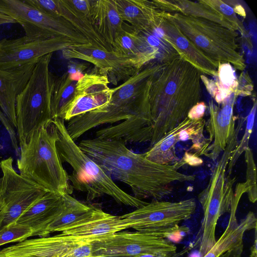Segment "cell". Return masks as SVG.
Here are the masks:
<instances>
[{
	"mask_svg": "<svg viewBox=\"0 0 257 257\" xmlns=\"http://www.w3.org/2000/svg\"><path fill=\"white\" fill-rule=\"evenodd\" d=\"M134 257H171L168 255L157 253H144L136 255Z\"/></svg>",
	"mask_w": 257,
	"mask_h": 257,
	"instance_id": "obj_47",
	"label": "cell"
},
{
	"mask_svg": "<svg viewBox=\"0 0 257 257\" xmlns=\"http://www.w3.org/2000/svg\"><path fill=\"white\" fill-rule=\"evenodd\" d=\"M64 121L59 118L52 121L57 131L56 148L60 159L73 169L69 176L72 189L86 193L89 201L106 195L119 204L136 209L146 205L148 202L119 188L99 165L79 148L68 134Z\"/></svg>",
	"mask_w": 257,
	"mask_h": 257,
	"instance_id": "obj_4",
	"label": "cell"
},
{
	"mask_svg": "<svg viewBox=\"0 0 257 257\" xmlns=\"http://www.w3.org/2000/svg\"><path fill=\"white\" fill-rule=\"evenodd\" d=\"M91 241H87L77 246L65 257H88L92 255Z\"/></svg>",
	"mask_w": 257,
	"mask_h": 257,
	"instance_id": "obj_41",
	"label": "cell"
},
{
	"mask_svg": "<svg viewBox=\"0 0 257 257\" xmlns=\"http://www.w3.org/2000/svg\"><path fill=\"white\" fill-rule=\"evenodd\" d=\"M206 121L203 118L196 120L189 119L186 124L179 131V142L190 140L192 146L188 151L198 156L203 155L211 142L204 135Z\"/></svg>",
	"mask_w": 257,
	"mask_h": 257,
	"instance_id": "obj_31",
	"label": "cell"
},
{
	"mask_svg": "<svg viewBox=\"0 0 257 257\" xmlns=\"http://www.w3.org/2000/svg\"><path fill=\"white\" fill-rule=\"evenodd\" d=\"M256 109V100L255 98L253 99V105L245 118L246 122L244 134L230 156L227 168L228 175H230L232 169L240 156L245 152V150L249 147L248 144L253 128Z\"/></svg>",
	"mask_w": 257,
	"mask_h": 257,
	"instance_id": "obj_33",
	"label": "cell"
},
{
	"mask_svg": "<svg viewBox=\"0 0 257 257\" xmlns=\"http://www.w3.org/2000/svg\"><path fill=\"white\" fill-rule=\"evenodd\" d=\"M207 105L204 101H200L189 110L187 117L193 120L202 118L205 114Z\"/></svg>",
	"mask_w": 257,
	"mask_h": 257,
	"instance_id": "obj_43",
	"label": "cell"
},
{
	"mask_svg": "<svg viewBox=\"0 0 257 257\" xmlns=\"http://www.w3.org/2000/svg\"><path fill=\"white\" fill-rule=\"evenodd\" d=\"M130 228L120 216H115L96 207L92 214L80 223L62 231V235L85 238H97Z\"/></svg>",
	"mask_w": 257,
	"mask_h": 257,
	"instance_id": "obj_23",
	"label": "cell"
},
{
	"mask_svg": "<svg viewBox=\"0 0 257 257\" xmlns=\"http://www.w3.org/2000/svg\"><path fill=\"white\" fill-rule=\"evenodd\" d=\"M94 238L62 234L25 239L0 250V257H65L74 248Z\"/></svg>",
	"mask_w": 257,
	"mask_h": 257,
	"instance_id": "obj_17",
	"label": "cell"
},
{
	"mask_svg": "<svg viewBox=\"0 0 257 257\" xmlns=\"http://www.w3.org/2000/svg\"><path fill=\"white\" fill-rule=\"evenodd\" d=\"M77 82L71 80L67 72L55 77L51 98L52 119L61 118L63 110L74 94Z\"/></svg>",
	"mask_w": 257,
	"mask_h": 257,
	"instance_id": "obj_30",
	"label": "cell"
},
{
	"mask_svg": "<svg viewBox=\"0 0 257 257\" xmlns=\"http://www.w3.org/2000/svg\"><path fill=\"white\" fill-rule=\"evenodd\" d=\"M62 52L66 59H79L93 64L99 73L107 76L109 83L115 85L125 81L144 67L137 58L119 56L91 46H70Z\"/></svg>",
	"mask_w": 257,
	"mask_h": 257,
	"instance_id": "obj_14",
	"label": "cell"
},
{
	"mask_svg": "<svg viewBox=\"0 0 257 257\" xmlns=\"http://www.w3.org/2000/svg\"><path fill=\"white\" fill-rule=\"evenodd\" d=\"M95 69L85 73L77 82L74 94L62 112L61 118L64 121L100 108L109 102L112 90L108 86V78Z\"/></svg>",
	"mask_w": 257,
	"mask_h": 257,
	"instance_id": "obj_16",
	"label": "cell"
},
{
	"mask_svg": "<svg viewBox=\"0 0 257 257\" xmlns=\"http://www.w3.org/2000/svg\"><path fill=\"white\" fill-rule=\"evenodd\" d=\"M157 22L163 31V38L176 51L180 57L189 62L202 74L217 76L218 65L203 54L181 31L168 13L160 11Z\"/></svg>",
	"mask_w": 257,
	"mask_h": 257,
	"instance_id": "obj_18",
	"label": "cell"
},
{
	"mask_svg": "<svg viewBox=\"0 0 257 257\" xmlns=\"http://www.w3.org/2000/svg\"><path fill=\"white\" fill-rule=\"evenodd\" d=\"M24 1L41 12L65 20L87 39L91 46L112 51V48L99 33L95 24L79 16L64 0Z\"/></svg>",
	"mask_w": 257,
	"mask_h": 257,
	"instance_id": "obj_20",
	"label": "cell"
},
{
	"mask_svg": "<svg viewBox=\"0 0 257 257\" xmlns=\"http://www.w3.org/2000/svg\"><path fill=\"white\" fill-rule=\"evenodd\" d=\"M243 250V244L232 248L222 254L219 257H241Z\"/></svg>",
	"mask_w": 257,
	"mask_h": 257,
	"instance_id": "obj_44",
	"label": "cell"
},
{
	"mask_svg": "<svg viewBox=\"0 0 257 257\" xmlns=\"http://www.w3.org/2000/svg\"><path fill=\"white\" fill-rule=\"evenodd\" d=\"M238 134L235 135L226 146L211 173L208 184L198 195L203 212L200 257L215 244L217 221L221 216L230 211L234 195L233 187L236 179L226 173L230 156L238 143Z\"/></svg>",
	"mask_w": 257,
	"mask_h": 257,
	"instance_id": "obj_7",
	"label": "cell"
},
{
	"mask_svg": "<svg viewBox=\"0 0 257 257\" xmlns=\"http://www.w3.org/2000/svg\"><path fill=\"white\" fill-rule=\"evenodd\" d=\"M16 22L10 17L0 13V26L7 24L15 23Z\"/></svg>",
	"mask_w": 257,
	"mask_h": 257,
	"instance_id": "obj_46",
	"label": "cell"
},
{
	"mask_svg": "<svg viewBox=\"0 0 257 257\" xmlns=\"http://www.w3.org/2000/svg\"><path fill=\"white\" fill-rule=\"evenodd\" d=\"M92 16L97 30L112 48L116 39L124 30L116 0H92Z\"/></svg>",
	"mask_w": 257,
	"mask_h": 257,
	"instance_id": "obj_24",
	"label": "cell"
},
{
	"mask_svg": "<svg viewBox=\"0 0 257 257\" xmlns=\"http://www.w3.org/2000/svg\"><path fill=\"white\" fill-rule=\"evenodd\" d=\"M79 148L111 178L127 185L134 196L161 200L171 194L172 184L191 182L196 176L178 171L174 165H161L135 153L120 140L94 138L81 140Z\"/></svg>",
	"mask_w": 257,
	"mask_h": 257,
	"instance_id": "obj_1",
	"label": "cell"
},
{
	"mask_svg": "<svg viewBox=\"0 0 257 257\" xmlns=\"http://www.w3.org/2000/svg\"><path fill=\"white\" fill-rule=\"evenodd\" d=\"M37 62L13 69H0V109L16 128V99L27 84Z\"/></svg>",
	"mask_w": 257,
	"mask_h": 257,
	"instance_id": "obj_21",
	"label": "cell"
},
{
	"mask_svg": "<svg viewBox=\"0 0 257 257\" xmlns=\"http://www.w3.org/2000/svg\"><path fill=\"white\" fill-rule=\"evenodd\" d=\"M203 163L202 159L195 153L186 151L181 160L173 164L177 169H179L184 164H187L192 167H198Z\"/></svg>",
	"mask_w": 257,
	"mask_h": 257,
	"instance_id": "obj_40",
	"label": "cell"
},
{
	"mask_svg": "<svg viewBox=\"0 0 257 257\" xmlns=\"http://www.w3.org/2000/svg\"><path fill=\"white\" fill-rule=\"evenodd\" d=\"M57 139L52 122L34 132L20 147L17 167L20 175L49 192L70 194L73 189L58 155Z\"/></svg>",
	"mask_w": 257,
	"mask_h": 257,
	"instance_id": "obj_5",
	"label": "cell"
},
{
	"mask_svg": "<svg viewBox=\"0 0 257 257\" xmlns=\"http://www.w3.org/2000/svg\"><path fill=\"white\" fill-rule=\"evenodd\" d=\"M0 121L7 131L10 136L13 148L18 155L19 149L18 147V141L16 137V133L13 126L5 116L4 113L0 109Z\"/></svg>",
	"mask_w": 257,
	"mask_h": 257,
	"instance_id": "obj_42",
	"label": "cell"
},
{
	"mask_svg": "<svg viewBox=\"0 0 257 257\" xmlns=\"http://www.w3.org/2000/svg\"><path fill=\"white\" fill-rule=\"evenodd\" d=\"M64 2L79 16L94 23L92 16V0H64Z\"/></svg>",
	"mask_w": 257,
	"mask_h": 257,
	"instance_id": "obj_37",
	"label": "cell"
},
{
	"mask_svg": "<svg viewBox=\"0 0 257 257\" xmlns=\"http://www.w3.org/2000/svg\"><path fill=\"white\" fill-rule=\"evenodd\" d=\"M92 255L134 257L144 253L164 254L172 257L176 246L155 233L119 231L98 237L92 242Z\"/></svg>",
	"mask_w": 257,
	"mask_h": 257,
	"instance_id": "obj_10",
	"label": "cell"
},
{
	"mask_svg": "<svg viewBox=\"0 0 257 257\" xmlns=\"http://www.w3.org/2000/svg\"><path fill=\"white\" fill-rule=\"evenodd\" d=\"M112 49L115 54L137 58L144 66H146L141 58L142 40L135 30H124L115 40Z\"/></svg>",
	"mask_w": 257,
	"mask_h": 257,
	"instance_id": "obj_32",
	"label": "cell"
},
{
	"mask_svg": "<svg viewBox=\"0 0 257 257\" xmlns=\"http://www.w3.org/2000/svg\"><path fill=\"white\" fill-rule=\"evenodd\" d=\"M87 67L86 64L71 59L68 62L66 72L71 80L78 81L83 76V72Z\"/></svg>",
	"mask_w": 257,
	"mask_h": 257,
	"instance_id": "obj_39",
	"label": "cell"
},
{
	"mask_svg": "<svg viewBox=\"0 0 257 257\" xmlns=\"http://www.w3.org/2000/svg\"><path fill=\"white\" fill-rule=\"evenodd\" d=\"M181 31L203 54L217 64L227 63L243 71L246 63L237 43L238 33L205 19L169 13Z\"/></svg>",
	"mask_w": 257,
	"mask_h": 257,
	"instance_id": "obj_8",
	"label": "cell"
},
{
	"mask_svg": "<svg viewBox=\"0 0 257 257\" xmlns=\"http://www.w3.org/2000/svg\"><path fill=\"white\" fill-rule=\"evenodd\" d=\"M63 197L64 203L63 208L47 227V236L50 233L62 232L68 227L80 223L91 215L96 207L82 203L68 194L63 195Z\"/></svg>",
	"mask_w": 257,
	"mask_h": 257,
	"instance_id": "obj_26",
	"label": "cell"
},
{
	"mask_svg": "<svg viewBox=\"0 0 257 257\" xmlns=\"http://www.w3.org/2000/svg\"><path fill=\"white\" fill-rule=\"evenodd\" d=\"M256 228L254 229V239L253 243L250 248V254L249 257H257V248H256V238H257V232Z\"/></svg>",
	"mask_w": 257,
	"mask_h": 257,
	"instance_id": "obj_45",
	"label": "cell"
},
{
	"mask_svg": "<svg viewBox=\"0 0 257 257\" xmlns=\"http://www.w3.org/2000/svg\"><path fill=\"white\" fill-rule=\"evenodd\" d=\"M201 80L206 90L218 105L220 104L231 94L234 93L237 86V78L231 64L219 63L217 68L216 79L209 78L201 74Z\"/></svg>",
	"mask_w": 257,
	"mask_h": 257,
	"instance_id": "obj_28",
	"label": "cell"
},
{
	"mask_svg": "<svg viewBox=\"0 0 257 257\" xmlns=\"http://www.w3.org/2000/svg\"><path fill=\"white\" fill-rule=\"evenodd\" d=\"M31 236H34V231L30 227L15 222L0 229V246L19 242Z\"/></svg>",
	"mask_w": 257,
	"mask_h": 257,
	"instance_id": "obj_35",
	"label": "cell"
},
{
	"mask_svg": "<svg viewBox=\"0 0 257 257\" xmlns=\"http://www.w3.org/2000/svg\"><path fill=\"white\" fill-rule=\"evenodd\" d=\"M244 158L246 166V181L245 182L248 200L252 203L257 200L256 168L253 154L251 149L248 147L245 152Z\"/></svg>",
	"mask_w": 257,
	"mask_h": 257,
	"instance_id": "obj_36",
	"label": "cell"
},
{
	"mask_svg": "<svg viewBox=\"0 0 257 257\" xmlns=\"http://www.w3.org/2000/svg\"><path fill=\"white\" fill-rule=\"evenodd\" d=\"M186 117L177 126L166 134L161 139L144 153L149 160L161 165H173L179 161L176 153V145L179 142V131L189 120Z\"/></svg>",
	"mask_w": 257,
	"mask_h": 257,
	"instance_id": "obj_29",
	"label": "cell"
},
{
	"mask_svg": "<svg viewBox=\"0 0 257 257\" xmlns=\"http://www.w3.org/2000/svg\"><path fill=\"white\" fill-rule=\"evenodd\" d=\"M196 207L193 198L175 202L152 200L120 216L136 231L155 233L163 237L164 232L190 218Z\"/></svg>",
	"mask_w": 257,
	"mask_h": 257,
	"instance_id": "obj_11",
	"label": "cell"
},
{
	"mask_svg": "<svg viewBox=\"0 0 257 257\" xmlns=\"http://www.w3.org/2000/svg\"><path fill=\"white\" fill-rule=\"evenodd\" d=\"M53 53L41 58L16 103L17 131L20 147L33 134L51 123V98L55 77L50 69Z\"/></svg>",
	"mask_w": 257,
	"mask_h": 257,
	"instance_id": "obj_6",
	"label": "cell"
},
{
	"mask_svg": "<svg viewBox=\"0 0 257 257\" xmlns=\"http://www.w3.org/2000/svg\"><path fill=\"white\" fill-rule=\"evenodd\" d=\"M151 2L160 11L205 19L233 30L218 13L199 1L197 2L187 0H154Z\"/></svg>",
	"mask_w": 257,
	"mask_h": 257,
	"instance_id": "obj_27",
	"label": "cell"
},
{
	"mask_svg": "<svg viewBox=\"0 0 257 257\" xmlns=\"http://www.w3.org/2000/svg\"><path fill=\"white\" fill-rule=\"evenodd\" d=\"M253 90V82L247 72H242L237 79V86L234 94L237 96H249Z\"/></svg>",
	"mask_w": 257,
	"mask_h": 257,
	"instance_id": "obj_38",
	"label": "cell"
},
{
	"mask_svg": "<svg viewBox=\"0 0 257 257\" xmlns=\"http://www.w3.org/2000/svg\"><path fill=\"white\" fill-rule=\"evenodd\" d=\"M237 96L231 94L220 104L217 105L213 100L208 103L209 118L205 127L211 142L203 155L214 161L223 153L227 145L239 132L244 119H241L235 127L233 108Z\"/></svg>",
	"mask_w": 257,
	"mask_h": 257,
	"instance_id": "obj_15",
	"label": "cell"
},
{
	"mask_svg": "<svg viewBox=\"0 0 257 257\" xmlns=\"http://www.w3.org/2000/svg\"><path fill=\"white\" fill-rule=\"evenodd\" d=\"M88 257H106V256H100V255H91V256H88Z\"/></svg>",
	"mask_w": 257,
	"mask_h": 257,
	"instance_id": "obj_48",
	"label": "cell"
},
{
	"mask_svg": "<svg viewBox=\"0 0 257 257\" xmlns=\"http://www.w3.org/2000/svg\"><path fill=\"white\" fill-rule=\"evenodd\" d=\"M201 3L209 6L218 13L235 31H238L243 37L246 36L245 28L233 8L222 0H201Z\"/></svg>",
	"mask_w": 257,
	"mask_h": 257,
	"instance_id": "obj_34",
	"label": "cell"
},
{
	"mask_svg": "<svg viewBox=\"0 0 257 257\" xmlns=\"http://www.w3.org/2000/svg\"><path fill=\"white\" fill-rule=\"evenodd\" d=\"M201 73L179 56L163 63L154 74L149 91L154 123L150 148L187 116L201 98Z\"/></svg>",
	"mask_w": 257,
	"mask_h": 257,
	"instance_id": "obj_2",
	"label": "cell"
},
{
	"mask_svg": "<svg viewBox=\"0 0 257 257\" xmlns=\"http://www.w3.org/2000/svg\"><path fill=\"white\" fill-rule=\"evenodd\" d=\"M13 162L11 157L0 162L3 173L0 197L4 204L0 216V229L16 222L28 208L49 192L18 174Z\"/></svg>",
	"mask_w": 257,
	"mask_h": 257,
	"instance_id": "obj_12",
	"label": "cell"
},
{
	"mask_svg": "<svg viewBox=\"0 0 257 257\" xmlns=\"http://www.w3.org/2000/svg\"><path fill=\"white\" fill-rule=\"evenodd\" d=\"M1 178H0V186H1Z\"/></svg>",
	"mask_w": 257,
	"mask_h": 257,
	"instance_id": "obj_49",
	"label": "cell"
},
{
	"mask_svg": "<svg viewBox=\"0 0 257 257\" xmlns=\"http://www.w3.org/2000/svg\"><path fill=\"white\" fill-rule=\"evenodd\" d=\"M116 3L122 21L131 24L137 32L154 23L160 11L147 0H116Z\"/></svg>",
	"mask_w": 257,
	"mask_h": 257,
	"instance_id": "obj_25",
	"label": "cell"
},
{
	"mask_svg": "<svg viewBox=\"0 0 257 257\" xmlns=\"http://www.w3.org/2000/svg\"><path fill=\"white\" fill-rule=\"evenodd\" d=\"M162 64L156 61L150 63L121 84L112 88V94L107 104L70 119L65 125L70 138L75 141L98 126L135 116L152 118L149 91L153 76Z\"/></svg>",
	"mask_w": 257,
	"mask_h": 257,
	"instance_id": "obj_3",
	"label": "cell"
},
{
	"mask_svg": "<svg viewBox=\"0 0 257 257\" xmlns=\"http://www.w3.org/2000/svg\"><path fill=\"white\" fill-rule=\"evenodd\" d=\"M63 195L48 192L28 208L16 222L29 226L34 236H47L46 230L63 208Z\"/></svg>",
	"mask_w": 257,
	"mask_h": 257,
	"instance_id": "obj_22",
	"label": "cell"
},
{
	"mask_svg": "<svg viewBox=\"0 0 257 257\" xmlns=\"http://www.w3.org/2000/svg\"><path fill=\"white\" fill-rule=\"evenodd\" d=\"M246 191L244 182L236 185L227 225L214 246L202 257H219L228 250L243 244L245 232L256 228L257 219L253 212H248L240 222L236 217L239 203Z\"/></svg>",
	"mask_w": 257,
	"mask_h": 257,
	"instance_id": "obj_19",
	"label": "cell"
},
{
	"mask_svg": "<svg viewBox=\"0 0 257 257\" xmlns=\"http://www.w3.org/2000/svg\"><path fill=\"white\" fill-rule=\"evenodd\" d=\"M0 13L19 23L29 38L62 37L80 46H91L87 39L65 20L41 12L25 1L0 0Z\"/></svg>",
	"mask_w": 257,
	"mask_h": 257,
	"instance_id": "obj_9",
	"label": "cell"
},
{
	"mask_svg": "<svg viewBox=\"0 0 257 257\" xmlns=\"http://www.w3.org/2000/svg\"><path fill=\"white\" fill-rule=\"evenodd\" d=\"M74 46L78 45L62 37L32 39L25 36L3 39L0 40V69H13L35 63L46 55Z\"/></svg>",
	"mask_w": 257,
	"mask_h": 257,
	"instance_id": "obj_13",
	"label": "cell"
}]
</instances>
